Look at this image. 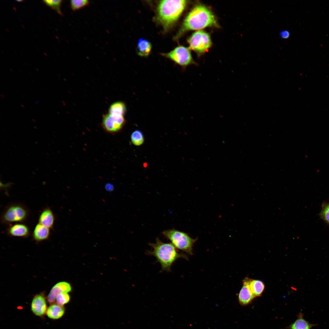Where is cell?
I'll list each match as a JSON object with an SVG mask.
<instances>
[{"label": "cell", "instance_id": "obj_1", "mask_svg": "<svg viewBox=\"0 0 329 329\" xmlns=\"http://www.w3.org/2000/svg\"><path fill=\"white\" fill-rule=\"evenodd\" d=\"M149 245L152 249L147 251V253L155 257L157 261L161 264V271H171L173 264L179 258L188 259L186 255L178 252L172 243L164 242L158 238L155 242Z\"/></svg>", "mask_w": 329, "mask_h": 329}, {"label": "cell", "instance_id": "obj_2", "mask_svg": "<svg viewBox=\"0 0 329 329\" xmlns=\"http://www.w3.org/2000/svg\"><path fill=\"white\" fill-rule=\"evenodd\" d=\"M217 26L216 21L211 12L203 5H197L191 11L186 17L176 37L178 38L187 31L200 30L207 27Z\"/></svg>", "mask_w": 329, "mask_h": 329}, {"label": "cell", "instance_id": "obj_3", "mask_svg": "<svg viewBox=\"0 0 329 329\" xmlns=\"http://www.w3.org/2000/svg\"><path fill=\"white\" fill-rule=\"evenodd\" d=\"M186 3L185 0H165L159 2L156 18L164 30L170 28L176 22Z\"/></svg>", "mask_w": 329, "mask_h": 329}, {"label": "cell", "instance_id": "obj_4", "mask_svg": "<svg viewBox=\"0 0 329 329\" xmlns=\"http://www.w3.org/2000/svg\"><path fill=\"white\" fill-rule=\"evenodd\" d=\"M126 106L123 102H117L111 104L108 113L103 116L102 125L105 130L110 133L119 131L123 126L125 119L124 115Z\"/></svg>", "mask_w": 329, "mask_h": 329}, {"label": "cell", "instance_id": "obj_5", "mask_svg": "<svg viewBox=\"0 0 329 329\" xmlns=\"http://www.w3.org/2000/svg\"><path fill=\"white\" fill-rule=\"evenodd\" d=\"M162 234L176 249L193 254V247L196 239H192L185 232L174 229L164 231Z\"/></svg>", "mask_w": 329, "mask_h": 329}, {"label": "cell", "instance_id": "obj_6", "mask_svg": "<svg viewBox=\"0 0 329 329\" xmlns=\"http://www.w3.org/2000/svg\"><path fill=\"white\" fill-rule=\"evenodd\" d=\"M29 214V210L24 205L19 203H12L3 211L1 217V222L9 225L14 223L23 222L27 220Z\"/></svg>", "mask_w": 329, "mask_h": 329}, {"label": "cell", "instance_id": "obj_7", "mask_svg": "<svg viewBox=\"0 0 329 329\" xmlns=\"http://www.w3.org/2000/svg\"><path fill=\"white\" fill-rule=\"evenodd\" d=\"M189 48L198 53L206 51L211 46L212 42L209 34L203 30H198L189 38Z\"/></svg>", "mask_w": 329, "mask_h": 329}, {"label": "cell", "instance_id": "obj_8", "mask_svg": "<svg viewBox=\"0 0 329 329\" xmlns=\"http://www.w3.org/2000/svg\"><path fill=\"white\" fill-rule=\"evenodd\" d=\"M162 54L182 67L195 64L189 49L183 46H179L170 52Z\"/></svg>", "mask_w": 329, "mask_h": 329}, {"label": "cell", "instance_id": "obj_9", "mask_svg": "<svg viewBox=\"0 0 329 329\" xmlns=\"http://www.w3.org/2000/svg\"><path fill=\"white\" fill-rule=\"evenodd\" d=\"M32 312L38 316L44 315L47 310V305L44 297L41 295H36L34 298L31 303Z\"/></svg>", "mask_w": 329, "mask_h": 329}, {"label": "cell", "instance_id": "obj_10", "mask_svg": "<svg viewBox=\"0 0 329 329\" xmlns=\"http://www.w3.org/2000/svg\"><path fill=\"white\" fill-rule=\"evenodd\" d=\"M71 290L70 284L67 282L62 281L59 282L51 288L48 296V301L50 303H53L55 300L57 295L62 293H68Z\"/></svg>", "mask_w": 329, "mask_h": 329}, {"label": "cell", "instance_id": "obj_11", "mask_svg": "<svg viewBox=\"0 0 329 329\" xmlns=\"http://www.w3.org/2000/svg\"><path fill=\"white\" fill-rule=\"evenodd\" d=\"M249 280L248 278L244 280L239 295V302L242 305L248 304L255 297L250 288Z\"/></svg>", "mask_w": 329, "mask_h": 329}, {"label": "cell", "instance_id": "obj_12", "mask_svg": "<svg viewBox=\"0 0 329 329\" xmlns=\"http://www.w3.org/2000/svg\"><path fill=\"white\" fill-rule=\"evenodd\" d=\"M7 232L11 236L23 237L28 236L30 233L28 226L19 223L10 225L8 228Z\"/></svg>", "mask_w": 329, "mask_h": 329}, {"label": "cell", "instance_id": "obj_13", "mask_svg": "<svg viewBox=\"0 0 329 329\" xmlns=\"http://www.w3.org/2000/svg\"><path fill=\"white\" fill-rule=\"evenodd\" d=\"M55 220V216L52 210L47 207L43 210L40 214L39 223L49 228H52Z\"/></svg>", "mask_w": 329, "mask_h": 329}, {"label": "cell", "instance_id": "obj_14", "mask_svg": "<svg viewBox=\"0 0 329 329\" xmlns=\"http://www.w3.org/2000/svg\"><path fill=\"white\" fill-rule=\"evenodd\" d=\"M50 235V228L39 223L35 226L33 233L34 239L37 241H41L48 239Z\"/></svg>", "mask_w": 329, "mask_h": 329}, {"label": "cell", "instance_id": "obj_15", "mask_svg": "<svg viewBox=\"0 0 329 329\" xmlns=\"http://www.w3.org/2000/svg\"><path fill=\"white\" fill-rule=\"evenodd\" d=\"M46 313L49 318L52 319H58L63 316L65 313V309L62 306L53 304L49 307Z\"/></svg>", "mask_w": 329, "mask_h": 329}, {"label": "cell", "instance_id": "obj_16", "mask_svg": "<svg viewBox=\"0 0 329 329\" xmlns=\"http://www.w3.org/2000/svg\"><path fill=\"white\" fill-rule=\"evenodd\" d=\"M151 43L147 40L141 38L138 40L137 51L139 55L143 57L148 56L151 51Z\"/></svg>", "mask_w": 329, "mask_h": 329}, {"label": "cell", "instance_id": "obj_17", "mask_svg": "<svg viewBox=\"0 0 329 329\" xmlns=\"http://www.w3.org/2000/svg\"><path fill=\"white\" fill-rule=\"evenodd\" d=\"M249 285L250 290L254 296H258L262 294L265 286L261 281L249 279Z\"/></svg>", "mask_w": 329, "mask_h": 329}, {"label": "cell", "instance_id": "obj_18", "mask_svg": "<svg viewBox=\"0 0 329 329\" xmlns=\"http://www.w3.org/2000/svg\"><path fill=\"white\" fill-rule=\"evenodd\" d=\"M131 139L133 143L136 146L140 145L144 141L143 134L139 130H136L132 133Z\"/></svg>", "mask_w": 329, "mask_h": 329}, {"label": "cell", "instance_id": "obj_19", "mask_svg": "<svg viewBox=\"0 0 329 329\" xmlns=\"http://www.w3.org/2000/svg\"><path fill=\"white\" fill-rule=\"evenodd\" d=\"M43 1L47 6L56 11L59 15H62L61 9L62 0H44Z\"/></svg>", "mask_w": 329, "mask_h": 329}, {"label": "cell", "instance_id": "obj_20", "mask_svg": "<svg viewBox=\"0 0 329 329\" xmlns=\"http://www.w3.org/2000/svg\"><path fill=\"white\" fill-rule=\"evenodd\" d=\"M311 326L304 319H299L293 324L292 329H310Z\"/></svg>", "mask_w": 329, "mask_h": 329}, {"label": "cell", "instance_id": "obj_21", "mask_svg": "<svg viewBox=\"0 0 329 329\" xmlns=\"http://www.w3.org/2000/svg\"><path fill=\"white\" fill-rule=\"evenodd\" d=\"M89 3L87 0H72L70 1V6L73 11L81 9L87 5Z\"/></svg>", "mask_w": 329, "mask_h": 329}, {"label": "cell", "instance_id": "obj_22", "mask_svg": "<svg viewBox=\"0 0 329 329\" xmlns=\"http://www.w3.org/2000/svg\"><path fill=\"white\" fill-rule=\"evenodd\" d=\"M70 299V296L67 293H62L57 295L55 300L57 304L63 306L69 301Z\"/></svg>", "mask_w": 329, "mask_h": 329}, {"label": "cell", "instance_id": "obj_23", "mask_svg": "<svg viewBox=\"0 0 329 329\" xmlns=\"http://www.w3.org/2000/svg\"><path fill=\"white\" fill-rule=\"evenodd\" d=\"M320 214L322 219L329 224V203H324L323 204Z\"/></svg>", "mask_w": 329, "mask_h": 329}, {"label": "cell", "instance_id": "obj_24", "mask_svg": "<svg viewBox=\"0 0 329 329\" xmlns=\"http://www.w3.org/2000/svg\"><path fill=\"white\" fill-rule=\"evenodd\" d=\"M290 33L287 31H283L280 33V35L283 38H287L289 36Z\"/></svg>", "mask_w": 329, "mask_h": 329}, {"label": "cell", "instance_id": "obj_25", "mask_svg": "<svg viewBox=\"0 0 329 329\" xmlns=\"http://www.w3.org/2000/svg\"><path fill=\"white\" fill-rule=\"evenodd\" d=\"M105 188L107 190L111 191L113 190V186L110 184H108L106 185Z\"/></svg>", "mask_w": 329, "mask_h": 329}, {"label": "cell", "instance_id": "obj_26", "mask_svg": "<svg viewBox=\"0 0 329 329\" xmlns=\"http://www.w3.org/2000/svg\"><path fill=\"white\" fill-rule=\"evenodd\" d=\"M21 105L23 107V108H24V106H23V105Z\"/></svg>", "mask_w": 329, "mask_h": 329}]
</instances>
